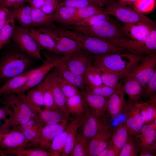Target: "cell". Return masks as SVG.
<instances>
[{
  "instance_id": "16",
  "label": "cell",
  "mask_w": 156,
  "mask_h": 156,
  "mask_svg": "<svg viewBox=\"0 0 156 156\" xmlns=\"http://www.w3.org/2000/svg\"><path fill=\"white\" fill-rule=\"evenodd\" d=\"M93 55L82 50L67 56L64 62L67 67L77 75L83 76L92 65Z\"/></svg>"
},
{
  "instance_id": "28",
  "label": "cell",
  "mask_w": 156,
  "mask_h": 156,
  "mask_svg": "<svg viewBox=\"0 0 156 156\" xmlns=\"http://www.w3.org/2000/svg\"><path fill=\"white\" fill-rule=\"evenodd\" d=\"M129 136L128 129L125 122L120 123L114 128L110 142L120 153Z\"/></svg>"
},
{
  "instance_id": "1",
  "label": "cell",
  "mask_w": 156,
  "mask_h": 156,
  "mask_svg": "<svg viewBox=\"0 0 156 156\" xmlns=\"http://www.w3.org/2000/svg\"><path fill=\"white\" fill-rule=\"evenodd\" d=\"M143 57V55L131 53L93 55L92 65L96 68H106L117 73L122 82Z\"/></svg>"
},
{
  "instance_id": "19",
  "label": "cell",
  "mask_w": 156,
  "mask_h": 156,
  "mask_svg": "<svg viewBox=\"0 0 156 156\" xmlns=\"http://www.w3.org/2000/svg\"><path fill=\"white\" fill-rule=\"evenodd\" d=\"M124 94L122 83L107 99V111L112 119L117 117L123 112L126 103Z\"/></svg>"
},
{
  "instance_id": "52",
  "label": "cell",
  "mask_w": 156,
  "mask_h": 156,
  "mask_svg": "<svg viewBox=\"0 0 156 156\" xmlns=\"http://www.w3.org/2000/svg\"><path fill=\"white\" fill-rule=\"evenodd\" d=\"M119 152L110 142L98 156H119Z\"/></svg>"
},
{
  "instance_id": "47",
  "label": "cell",
  "mask_w": 156,
  "mask_h": 156,
  "mask_svg": "<svg viewBox=\"0 0 156 156\" xmlns=\"http://www.w3.org/2000/svg\"><path fill=\"white\" fill-rule=\"evenodd\" d=\"M109 16L103 12L100 13L89 17L73 25L80 26L92 25L101 21L109 20Z\"/></svg>"
},
{
  "instance_id": "24",
  "label": "cell",
  "mask_w": 156,
  "mask_h": 156,
  "mask_svg": "<svg viewBox=\"0 0 156 156\" xmlns=\"http://www.w3.org/2000/svg\"><path fill=\"white\" fill-rule=\"evenodd\" d=\"M65 60L59 62L55 68L68 81L77 87L80 91H85L86 86L83 76L76 74L70 70L66 66Z\"/></svg>"
},
{
  "instance_id": "9",
  "label": "cell",
  "mask_w": 156,
  "mask_h": 156,
  "mask_svg": "<svg viewBox=\"0 0 156 156\" xmlns=\"http://www.w3.org/2000/svg\"><path fill=\"white\" fill-rule=\"evenodd\" d=\"M12 38L23 52L33 57L44 61L41 55L42 48L30 34L23 27H15Z\"/></svg>"
},
{
  "instance_id": "6",
  "label": "cell",
  "mask_w": 156,
  "mask_h": 156,
  "mask_svg": "<svg viewBox=\"0 0 156 156\" xmlns=\"http://www.w3.org/2000/svg\"><path fill=\"white\" fill-rule=\"evenodd\" d=\"M105 41L135 54L144 55L156 53V30H152L143 42L125 38L112 39Z\"/></svg>"
},
{
  "instance_id": "15",
  "label": "cell",
  "mask_w": 156,
  "mask_h": 156,
  "mask_svg": "<svg viewBox=\"0 0 156 156\" xmlns=\"http://www.w3.org/2000/svg\"><path fill=\"white\" fill-rule=\"evenodd\" d=\"M132 137L139 153L148 151L156 155V129L148 124H144L139 132Z\"/></svg>"
},
{
  "instance_id": "48",
  "label": "cell",
  "mask_w": 156,
  "mask_h": 156,
  "mask_svg": "<svg viewBox=\"0 0 156 156\" xmlns=\"http://www.w3.org/2000/svg\"><path fill=\"white\" fill-rule=\"evenodd\" d=\"M155 5V0H137L133 7L136 10L143 13L152 10Z\"/></svg>"
},
{
  "instance_id": "61",
  "label": "cell",
  "mask_w": 156,
  "mask_h": 156,
  "mask_svg": "<svg viewBox=\"0 0 156 156\" xmlns=\"http://www.w3.org/2000/svg\"><path fill=\"white\" fill-rule=\"evenodd\" d=\"M4 0H0V5L2 3Z\"/></svg>"
},
{
  "instance_id": "29",
  "label": "cell",
  "mask_w": 156,
  "mask_h": 156,
  "mask_svg": "<svg viewBox=\"0 0 156 156\" xmlns=\"http://www.w3.org/2000/svg\"><path fill=\"white\" fill-rule=\"evenodd\" d=\"M54 69L49 72L66 99L80 93L77 87L62 77L55 67Z\"/></svg>"
},
{
  "instance_id": "34",
  "label": "cell",
  "mask_w": 156,
  "mask_h": 156,
  "mask_svg": "<svg viewBox=\"0 0 156 156\" xmlns=\"http://www.w3.org/2000/svg\"><path fill=\"white\" fill-rule=\"evenodd\" d=\"M89 140L78 129L70 156H88Z\"/></svg>"
},
{
  "instance_id": "10",
  "label": "cell",
  "mask_w": 156,
  "mask_h": 156,
  "mask_svg": "<svg viewBox=\"0 0 156 156\" xmlns=\"http://www.w3.org/2000/svg\"><path fill=\"white\" fill-rule=\"evenodd\" d=\"M5 105L12 110L11 115L6 122L11 126L14 127L22 125L32 116L33 114L29 107L17 96L8 98L5 102Z\"/></svg>"
},
{
  "instance_id": "57",
  "label": "cell",
  "mask_w": 156,
  "mask_h": 156,
  "mask_svg": "<svg viewBox=\"0 0 156 156\" xmlns=\"http://www.w3.org/2000/svg\"><path fill=\"white\" fill-rule=\"evenodd\" d=\"M109 0H91V4L100 7L110 3Z\"/></svg>"
},
{
  "instance_id": "60",
  "label": "cell",
  "mask_w": 156,
  "mask_h": 156,
  "mask_svg": "<svg viewBox=\"0 0 156 156\" xmlns=\"http://www.w3.org/2000/svg\"><path fill=\"white\" fill-rule=\"evenodd\" d=\"M139 156H155L154 154L148 151H142L139 153Z\"/></svg>"
},
{
  "instance_id": "21",
  "label": "cell",
  "mask_w": 156,
  "mask_h": 156,
  "mask_svg": "<svg viewBox=\"0 0 156 156\" xmlns=\"http://www.w3.org/2000/svg\"><path fill=\"white\" fill-rule=\"evenodd\" d=\"M121 28L125 35L131 40L142 42L145 41L151 31L156 29L141 23H125Z\"/></svg>"
},
{
  "instance_id": "14",
  "label": "cell",
  "mask_w": 156,
  "mask_h": 156,
  "mask_svg": "<svg viewBox=\"0 0 156 156\" xmlns=\"http://www.w3.org/2000/svg\"><path fill=\"white\" fill-rule=\"evenodd\" d=\"M39 29L48 34L54 40L56 43L55 53L69 56L81 50L77 41L58 33L54 30L44 28Z\"/></svg>"
},
{
  "instance_id": "39",
  "label": "cell",
  "mask_w": 156,
  "mask_h": 156,
  "mask_svg": "<svg viewBox=\"0 0 156 156\" xmlns=\"http://www.w3.org/2000/svg\"><path fill=\"white\" fill-rule=\"evenodd\" d=\"M4 154L5 156L9 155L17 156H53L49 151L35 147L8 150L5 151Z\"/></svg>"
},
{
  "instance_id": "38",
  "label": "cell",
  "mask_w": 156,
  "mask_h": 156,
  "mask_svg": "<svg viewBox=\"0 0 156 156\" xmlns=\"http://www.w3.org/2000/svg\"><path fill=\"white\" fill-rule=\"evenodd\" d=\"M31 9L32 25L42 26L50 25L54 21L53 13L47 14L40 8H31Z\"/></svg>"
},
{
  "instance_id": "37",
  "label": "cell",
  "mask_w": 156,
  "mask_h": 156,
  "mask_svg": "<svg viewBox=\"0 0 156 156\" xmlns=\"http://www.w3.org/2000/svg\"><path fill=\"white\" fill-rule=\"evenodd\" d=\"M41 84L43 95L44 108L53 110H60L55 102L47 74L41 82Z\"/></svg>"
},
{
  "instance_id": "58",
  "label": "cell",
  "mask_w": 156,
  "mask_h": 156,
  "mask_svg": "<svg viewBox=\"0 0 156 156\" xmlns=\"http://www.w3.org/2000/svg\"><path fill=\"white\" fill-rule=\"evenodd\" d=\"M118 2L120 4L125 6L131 5L133 7V5L137 0H117Z\"/></svg>"
},
{
  "instance_id": "12",
  "label": "cell",
  "mask_w": 156,
  "mask_h": 156,
  "mask_svg": "<svg viewBox=\"0 0 156 156\" xmlns=\"http://www.w3.org/2000/svg\"><path fill=\"white\" fill-rule=\"evenodd\" d=\"M156 72V54L151 53L143 57L128 75L139 81L145 89Z\"/></svg>"
},
{
  "instance_id": "3",
  "label": "cell",
  "mask_w": 156,
  "mask_h": 156,
  "mask_svg": "<svg viewBox=\"0 0 156 156\" xmlns=\"http://www.w3.org/2000/svg\"><path fill=\"white\" fill-rule=\"evenodd\" d=\"M31 59L18 51L5 53L0 59V79L6 80L28 70Z\"/></svg>"
},
{
  "instance_id": "23",
  "label": "cell",
  "mask_w": 156,
  "mask_h": 156,
  "mask_svg": "<svg viewBox=\"0 0 156 156\" xmlns=\"http://www.w3.org/2000/svg\"><path fill=\"white\" fill-rule=\"evenodd\" d=\"M80 93L89 109L99 115L107 113V99L102 96L90 93L86 91H80Z\"/></svg>"
},
{
  "instance_id": "51",
  "label": "cell",
  "mask_w": 156,
  "mask_h": 156,
  "mask_svg": "<svg viewBox=\"0 0 156 156\" xmlns=\"http://www.w3.org/2000/svg\"><path fill=\"white\" fill-rule=\"evenodd\" d=\"M59 3L58 0H45L44 4L40 9L45 13L51 14L55 11Z\"/></svg>"
},
{
  "instance_id": "7",
  "label": "cell",
  "mask_w": 156,
  "mask_h": 156,
  "mask_svg": "<svg viewBox=\"0 0 156 156\" xmlns=\"http://www.w3.org/2000/svg\"><path fill=\"white\" fill-rule=\"evenodd\" d=\"M32 146L21 131L6 123L0 127V155L5 156L6 151Z\"/></svg>"
},
{
  "instance_id": "30",
  "label": "cell",
  "mask_w": 156,
  "mask_h": 156,
  "mask_svg": "<svg viewBox=\"0 0 156 156\" xmlns=\"http://www.w3.org/2000/svg\"><path fill=\"white\" fill-rule=\"evenodd\" d=\"M29 30L31 34L42 49L55 53L56 43L51 36L39 29L31 28Z\"/></svg>"
},
{
  "instance_id": "4",
  "label": "cell",
  "mask_w": 156,
  "mask_h": 156,
  "mask_svg": "<svg viewBox=\"0 0 156 156\" xmlns=\"http://www.w3.org/2000/svg\"><path fill=\"white\" fill-rule=\"evenodd\" d=\"M109 20L101 21L90 26H80L72 25L66 28L105 41L112 39L125 38V35L121 27L111 22Z\"/></svg>"
},
{
  "instance_id": "33",
  "label": "cell",
  "mask_w": 156,
  "mask_h": 156,
  "mask_svg": "<svg viewBox=\"0 0 156 156\" xmlns=\"http://www.w3.org/2000/svg\"><path fill=\"white\" fill-rule=\"evenodd\" d=\"M31 10L30 5L24 4L14 8L11 11L12 17L24 27H29L32 25Z\"/></svg>"
},
{
  "instance_id": "20",
  "label": "cell",
  "mask_w": 156,
  "mask_h": 156,
  "mask_svg": "<svg viewBox=\"0 0 156 156\" xmlns=\"http://www.w3.org/2000/svg\"><path fill=\"white\" fill-rule=\"evenodd\" d=\"M35 70L36 68L28 70L7 80L0 87V97L15 94L17 90L25 85Z\"/></svg>"
},
{
  "instance_id": "27",
  "label": "cell",
  "mask_w": 156,
  "mask_h": 156,
  "mask_svg": "<svg viewBox=\"0 0 156 156\" xmlns=\"http://www.w3.org/2000/svg\"><path fill=\"white\" fill-rule=\"evenodd\" d=\"M77 9L59 3L56 10L53 13L54 21L66 27L70 26Z\"/></svg>"
},
{
  "instance_id": "53",
  "label": "cell",
  "mask_w": 156,
  "mask_h": 156,
  "mask_svg": "<svg viewBox=\"0 0 156 156\" xmlns=\"http://www.w3.org/2000/svg\"><path fill=\"white\" fill-rule=\"evenodd\" d=\"M11 114V109L8 107L3 106L0 108V127L8 120Z\"/></svg>"
},
{
  "instance_id": "46",
  "label": "cell",
  "mask_w": 156,
  "mask_h": 156,
  "mask_svg": "<svg viewBox=\"0 0 156 156\" xmlns=\"http://www.w3.org/2000/svg\"><path fill=\"white\" fill-rule=\"evenodd\" d=\"M139 149L132 137L129 136L127 142L120 151L119 156H137Z\"/></svg>"
},
{
  "instance_id": "11",
  "label": "cell",
  "mask_w": 156,
  "mask_h": 156,
  "mask_svg": "<svg viewBox=\"0 0 156 156\" xmlns=\"http://www.w3.org/2000/svg\"><path fill=\"white\" fill-rule=\"evenodd\" d=\"M46 60L41 66L36 68L34 73L29 78L24 85L17 90L15 94L25 92L40 83L47 75L60 62L65 60L67 56H63L60 58H53L45 52L44 53Z\"/></svg>"
},
{
  "instance_id": "43",
  "label": "cell",
  "mask_w": 156,
  "mask_h": 156,
  "mask_svg": "<svg viewBox=\"0 0 156 156\" xmlns=\"http://www.w3.org/2000/svg\"><path fill=\"white\" fill-rule=\"evenodd\" d=\"M15 19L10 22L0 30V51L9 43L15 28Z\"/></svg>"
},
{
  "instance_id": "36",
  "label": "cell",
  "mask_w": 156,
  "mask_h": 156,
  "mask_svg": "<svg viewBox=\"0 0 156 156\" xmlns=\"http://www.w3.org/2000/svg\"><path fill=\"white\" fill-rule=\"evenodd\" d=\"M95 68L100 75L103 84L115 90L122 83L120 77L117 73L106 68Z\"/></svg>"
},
{
  "instance_id": "25",
  "label": "cell",
  "mask_w": 156,
  "mask_h": 156,
  "mask_svg": "<svg viewBox=\"0 0 156 156\" xmlns=\"http://www.w3.org/2000/svg\"><path fill=\"white\" fill-rule=\"evenodd\" d=\"M66 105L69 115L74 117L82 116L88 109L81 93L67 99Z\"/></svg>"
},
{
  "instance_id": "55",
  "label": "cell",
  "mask_w": 156,
  "mask_h": 156,
  "mask_svg": "<svg viewBox=\"0 0 156 156\" xmlns=\"http://www.w3.org/2000/svg\"><path fill=\"white\" fill-rule=\"evenodd\" d=\"M12 17V12L8 8L0 5V20Z\"/></svg>"
},
{
  "instance_id": "41",
  "label": "cell",
  "mask_w": 156,
  "mask_h": 156,
  "mask_svg": "<svg viewBox=\"0 0 156 156\" xmlns=\"http://www.w3.org/2000/svg\"><path fill=\"white\" fill-rule=\"evenodd\" d=\"M28 100L32 104L38 106L44 107L43 95L41 83L25 92Z\"/></svg>"
},
{
  "instance_id": "59",
  "label": "cell",
  "mask_w": 156,
  "mask_h": 156,
  "mask_svg": "<svg viewBox=\"0 0 156 156\" xmlns=\"http://www.w3.org/2000/svg\"><path fill=\"white\" fill-rule=\"evenodd\" d=\"M13 18L12 17L0 20V30L8 23Z\"/></svg>"
},
{
  "instance_id": "32",
  "label": "cell",
  "mask_w": 156,
  "mask_h": 156,
  "mask_svg": "<svg viewBox=\"0 0 156 156\" xmlns=\"http://www.w3.org/2000/svg\"><path fill=\"white\" fill-rule=\"evenodd\" d=\"M145 124H148L156 118V95L150 97L146 102L138 101Z\"/></svg>"
},
{
  "instance_id": "56",
  "label": "cell",
  "mask_w": 156,
  "mask_h": 156,
  "mask_svg": "<svg viewBox=\"0 0 156 156\" xmlns=\"http://www.w3.org/2000/svg\"><path fill=\"white\" fill-rule=\"evenodd\" d=\"M45 0H27L31 8H40L44 4Z\"/></svg>"
},
{
  "instance_id": "13",
  "label": "cell",
  "mask_w": 156,
  "mask_h": 156,
  "mask_svg": "<svg viewBox=\"0 0 156 156\" xmlns=\"http://www.w3.org/2000/svg\"><path fill=\"white\" fill-rule=\"evenodd\" d=\"M123 112L125 113V122L128 129L129 135L132 137L139 132L145 124L138 101L133 103L128 100L126 102Z\"/></svg>"
},
{
  "instance_id": "35",
  "label": "cell",
  "mask_w": 156,
  "mask_h": 156,
  "mask_svg": "<svg viewBox=\"0 0 156 156\" xmlns=\"http://www.w3.org/2000/svg\"><path fill=\"white\" fill-rule=\"evenodd\" d=\"M104 8L92 4L77 8L71 23V25L92 16L103 13Z\"/></svg>"
},
{
  "instance_id": "31",
  "label": "cell",
  "mask_w": 156,
  "mask_h": 156,
  "mask_svg": "<svg viewBox=\"0 0 156 156\" xmlns=\"http://www.w3.org/2000/svg\"><path fill=\"white\" fill-rule=\"evenodd\" d=\"M49 77L55 104L58 109L68 117L69 115L66 107V99L49 72Z\"/></svg>"
},
{
  "instance_id": "50",
  "label": "cell",
  "mask_w": 156,
  "mask_h": 156,
  "mask_svg": "<svg viewBox=\"0 0 156 156\" xmlns=\"http://www.w3.org/2000/svg\"><path fill=\"white\" fill-rule=\"evenodd\" d=\"M144 95L146 97H150L154 95L156 92V72L149 81L145 88Z\"/></svg>"
},
{
  "instance_id": "44",
  "label": "cell",
  "mask_w": 156,
  "mask_h": 156,
  "mask_svg": "<svg viewBox=\"0 0 156 156\" xmlns=\"http://www.w3.org/2000/svg\"><path fill=\"white\" fill-rule=\"evenodd\" d=\"M83 77L86 86H96L103 84L97 70L92 65L86 71Z\"/></svg>"
},
{
  "instance_id": "5",
  "label": "cell",
  "mask_w": 156,
  "mask_h": 156,
  "mask_svg": "<svg viewBox=\"0 0 156 156\" xmlns=\"http://www.w3.org/2000/svg\"><path fill=\"white\" fill-rule=\"evenodd\" d=\"M103 13L114 16L125 23H141L156 29V23L143 13L118 2L109 3Z\"/></svg>"
},
{
  "instance_id": "18",
  "label": "cell",
  "mask_w": 156,
  "mask_h": 156,
  "mask_svg": "<svg viewBox=\"0 0 156 156\" xmlns=\"http://www.w3.org/2000/svg\"><path fill=\"white\" fill-rule=\"evenodd\" d=\"M114 129L112 125L101 131L90 140L88 148V156H98L110 142Z\"/></svg>"
},
{
  "instance_id": "49",
  "label": "cell",
  "mask_w": 156,
  "mask_h": 156,
  "mask_svg": "<svg viewBox=\"0 0 156 156\" xmlns=\"http://www.w3.org/2000/svg\"><path fill=\"white\" fill-rule=\"evenodd\" d=\"M59 3L76 8L84 7L92 4L91 0H62Z\"/></svg>"
},
{
  "instance_id": "17",
  "label": "cell",
  "mask_w": 156,
  "mask_h": 156,
  "mask_svg": "<svg viewBox=\"0 0 156 156\" xmlns=\"http://www.w3.org/2000/svg\"><path fill=\"white\" fill-rule=\"evenodd\" d=\"M69 119L68 118L56 123L43 126L40 132L38 148L49 151L53 140L65 129Z\"/></svg>"
},
{
  "instance_id": "26",
  "label": "cell",
  "mask_w": 156,
  "mask_h": 156,
  "mask_svg": "<svg viewBox=\"0 0 156 156\" xmlns=\"http://www.w3.org/2000/svg\"><path fill=\"white\" fill-rule=\"evenodd\" d=\"M82 117H74L68 124L69 127L66 142L61 156H68L72 151L76 136L80 126Z\"/></svg>"
},
{
  "instance_id": "42",
  "label": "cell",
  "mask_w": 156,
  "mask_h": 156,
  "mask_svg": "<svg viewBox=\"0 0 156 156\" xmlns=\"http://www.w3.org/2000/svg\"><path fill=\"white\" fill-rule=\"evenodd\" d=\"M45 125L44 123L41 122L29 129H20L17 128L23 133L32 147L38 148L40 132Z\"/></svg>"
},
{
  "instance_id": "45",
  "label": "cell",
  "mask_w": 156,
  "mask_h": 156,
  "mask_svg": "<svg viewBox=\"0 0 156 156\" xmlns=\"http://www.w3.org/2000/svg\"><path fill=\"white\" fill-rule=\"evenodd\" d=\"M115 90L103 84L94 86H86L85 91L92 94L102 96L108 99Z\"/></svg>"
},
{
  "instance_id": "2",
  "label": "cell",
  "mask_w": 156,
  "mask_h": 156,
  "mask_svg": "<svg viewBox=\"0 0 156 156\" xmlns=\"http://www.w3.org/2000/svg\"><path fill=\"white\" fill-rule=\"evenodd\" d=\"M54 30L60 34L74 40L79 44L81 50L93 55L115 53H131L100 39L66 28L56 27Z\"/></svg>"
},
{
  "instance_id": "22",
  "label": "cell",
  "mask_w": 156,
  "mask_h": 156,
  "mask_svg": "<svg viewBox=\"0 0 156 156\" xmlns=\"http://www.w3.org/2000/svg\"><path fill=\"white\" fill-rule=\"evenodd\" d=\"M122 87L128 96L129 101L137 102L144 94L145 89L141 83L133 77L128 75L122 80Z\"/></svg>"
},
{
  "instance_id": "8",
  "label": "cell",
  "mask_w": 156,
  "mask_h": 156,
  "mask_svg": "<svg viewBox=\"0 0 156 156\" xmlns=\"http://www.w3.org/2000/svg\"><path fill=\"white\" fill-rule=\"evenodd\" d=\"M111 119L107 113L99 115L88 109L82 117L79 129L90 141L98 132L112 125Z\"/></svg>"
},
{
  "instance_id": "40",
  "label": "cell",
  "mask_w": 156,
  "mask_h": 156,
  "mask_svg": "<svg viewBox=\"0 0 156 156\" xmlns=\"http://www.w3.org/2000/svg\"><path fill=\"white\" fill-rule=\"evenodd\" d=\"M68 130L67 125L65 129L53 140L49 151L53 156L61 155L66 142Z\"/></svg>"
},
{
  "instance_id": "54",
  "label": "cell",
  "mask_w": 156,
  "mask_h": 156,
  "mask_svg": "<svg viewBox=\"0 0 156 156\" xmlns=\"http://www.w3.org/2000/svg\"><path fill=\"white\" fill-rule=\"evenodd\" d=\"M27 2V0H4L0 5L7 8H16L25 4Z\"/></svg>"
}]
</instances>
